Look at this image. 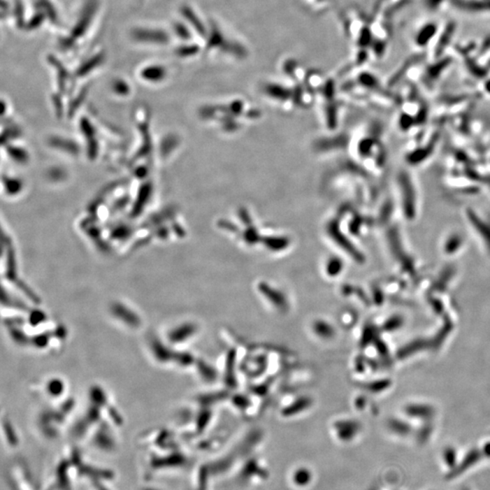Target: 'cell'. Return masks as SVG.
I'll return each instance as SVG.
<instances>
[{
    "instance_id": "1",
    "label": "cell",
    "mask_w": 490,
    "mask_h": 490,
    "mask_svg": "<svg viewBox=\"0 0 490 490\" xmlns=\"http://www.w3.org/2000/svg\"><path fill=\"white\" fill-rule=\"evenodd\" d=\"M259 290L277 309L284 310L288 308L287 300H286L284 295L281 291L264 284L260 285Z\"/></svg>"
},
{
    "instance_id": "2",
    "label": "cell",
    "mask_w": 490,
    "mask_h": 490,
    "mask_svg": "<svg viewBox=\"0 0 490 490\" xmlns=\"http://www.w3.org/2000/svg\"><path fill=\"white\" fill-rule=\"evenodd\" d=\"M313 330H315V333L324 339H330V338L334 336V329L331 325L329 324L328 322L324 321H319L315 322V326H313Z\"/></svg>"
},
{
    "instance_id": "3",
    "label": "cell",
    "mask_w": 490,
    "mask_h": 490,
    "mask_svg": "<svg viewBox=\"0 0 490 490\" xmlns=\"http://www.w3.org/2000/svg\"><path fill=\"white\" fill-rule=\"evenodd\" d=\"M310 405V401L309 398H303L295 401L291 405L290 409L286 410V413H296L297 412H301V410H305L307 407Z\"/></svg>"
},
{
    "instance_id": "4",
    "label": "cell",
    "mask_w": 490,
    "mask_h": 490,
    "mask_svg": "<svg viewBox=\"0 0 490 490\" xmlns=\"http://www.w3.org/2000/svg\"><path fill=\"white\" fill-rule=\"evenodd\" d=\"M435 27L432 26H428L423 29L422 31L419 34V45H425V42L431 38L435 31Z\"/></svg>"
},
{
    "instance_id": "5",
    "label": "cell",
    "mask_w": 490,
    "mask_h": 490,
    "mask_svg": "<svg viewBox=\"0 0 490 490\" xmlns=\"http://www.w3.org/2000/svg\"><path fill=\"white\" fill-rule=\"evenodd\" d=\"M340 268H342V266H340V261H331V263L329 264L328 266L329 275L336 276L338 273L340 272V270H342Z\"/></svg>"
},
{
    "instance_id": "6",
    "label": "cell",
    "mask_w": 490,
    "mask_h": 490,
    "mask_svg": "<svg viewBox=\"0 0 490 490\" xmlns=\"http://www.w3.org/2000/svg\"><path fill=\"white\" fill-rule=\"evenodd\" d=\"M233 363H234L233 361H231L230 363L228 364V366H227V367L229 368L230 370H232V366H233ZM233 370H229V371H228V373H227L228 382H230V379H231L230 377H232V373H233Z\"/></svg>"
},
{
    "instance_id": "7",
    "label": "cell",
    "mask_w": 490,
    "mask_h": 490,
    "mask_svg": "<svg viewBox=\"0 0 490 490\" xmlns=\"http://www.w3.org/2000/svg\"><path fill=\"white\" fill-rule=\"evenodd\" d=\"M461 490H473V489H470V488H464V489H462Z\"/></svg>"
}]
</instances>
